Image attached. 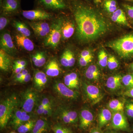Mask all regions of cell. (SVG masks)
<instances>
[{
  "mask_svg": "<svg viewBox=\"0 0 133 133\" xmlns=\"http://www.w3.org/2000/svg\"><path fill=\"white\" fill-rule=\"evenodd\" d=\"M122 77L119 75H115L109 77L106 82L107 88L112 91L118 90L121 87Z\"/></svg>",
  "mask_w": 133,
  "mask_h": 133,
  "instance_id": "cell-24",
  "label": "cell"
},
{
  "mask_svg": "<svg viewBox=\"0 0 133 133\" xmlns=\"http://www.w3.org/2000/svg\"><path fill=\"white\" fill-rule=\"evenodd\" d=\"M93 58L92 55L87 57H80L79 59V65L81 66H86L90 62H91Z\"/></svg>",
  "mask_w": 133,
  "mask_h": 133,
  "instance_id": "cell-38",
  "label": "cell"
},
{
  "mask_svg": "<svg viewBox=\"0 0 133 133\" xmlns=\"http://www.w3.org/2000/svg\"><path fill=\"white\" fill-rule=\"evenodd\" d=\"M108 58L107 53L104 50H101L99 51L98 55V60L101 66L104 67L107 66Z\"/></svg>",
  "mask_w": 133,
  "mask_h": 133,
  "instance_id": "cell-33",
  "label": "cell"
},
{
  "mask_svg": "<svg viewBox=\"0 0 133 133\" xmlns=\"http://www.w3.org/2000/svg\"><path fill=\"white\" fill-rule=\"evenodd\" d=\"M68 56L69 67L74 66L76 62V59L74 57V53L70 50L68 49Z\"/></svg>",
  "mask_w": 133,
  "mask_h": 133,
  "instance_id": "cell-39",
  "label": "cell"
},
{
  "mask_svg": "<svg viewBox=\"0 0 133 133\" xmlns=\"http://www.w3.org/2000/svg\"><path fill=\"white\" fill-rule=\"evenodd\" d=\"M107 46L114 50L122 58H129L133 56V33L128 34L111 41Z\"/></svg>",
  "mask_w": 133,
  "mask_h": 133,
  "instance_id": "cell-2",
  "label": "cell"
},
{
  "mask_svg": "<svg viewBox=\"0 0 133 133\" xmlns=\"http://www.w3.org/2000/svg\"><path fill=\"white\" fill-rule=\"evenodd\" d=\"M90 51L88 50H84L80 54V57H87L92 55Z\"/></svg>",
  "mask_w": 133,
  "mask_h": 133,
  "instance_id": "cell-47",
  "label": "cell"
},
{
  "mask_svg": "<svg viewBox=\"0 0 133 133\" xmlns=\"http://www.w3.org/2000/svg\"></svg>",
  "mask_w": 133,
  "mask_h": 133,
  "instance_id": "cell-56",
  "label": "cell"
},
{
  "mask_svg": "<svg viewBox=\"0 0 133 133\" xmlns=\"http://www.w3.org/2000/svg\"><path fill=\"white\" fill-rule=\"evenodd\" d=\"M122 82L129 89L133 87V74H129L123 76Z\"/></svg>",
  "mask_w": 133,
  "mask_h": 133,
  "instance_id": "cell-34",
  "label": "cell"
},
{
  "mask_svg": "<svg viewBox=\"0 0 133 133\" xmlns=\"http://www.w3.org/2000/svg\"><path fill=\"white\" fill-rule=\"evenodd\" d=\"M91 133H101L99 131H97V130H94L93 131H92V132Z\"/></svg>",
  "mask_w": 133,
  "mask_h": 133,
  "instance_id": "cell-51",
  "label": "cell"
},
{
  "mask_svg": "<svg viewBox=\"0 0 133 133\" xmlns=\"http://www.w3.org/2000/svg\"><path fill=\"white\" fill-rule=\"evenodd\" d=\"M15 40L17 44L19 47L29 51H32L34 50V43L27 37L18 34L16 36Z\"/></svg>",
  "mask_w": 133,
  "mask_h": 133,
  "instance_id": "cell-17",
  "label": "cell"
},
{
  "mask_svg": "<svg viewBox=\"0 0 133 133\" xmlns=\"http://www.w3.org/2000/svg\"><path fill=\"white\" fill-rule=\"evenodd\" d=\"M16 95L13 94L3 100L0 104V127L5 128L11 118L13 112L20 104Z\"/></svg>",
  "mask_w": 133,
  "mask_h": 133,
  "instance_id": "cell-3",
  "label": "cell"
},
{
  "mask_svg": "<svg viewBox=\"0 0 133 133\" xmlns=\"http://www.w3.org/2000/svg\"><path fill=\"white\" fill-rule=\"evenodd\" d=\"M130 67H131V69H132V70L133 71V63L130 65Z\"/></svg>",
  "mask_w": 133,
  "mask_h": 133,
  "instance_id": "cell-52",
  "label": "cell"
},
{
  "mask_svg": "<svg viewBox=\"0 0 133 133\" xmlns=\"http://www.w3.org/2000/svg\"><path fill=\"white\" fill-rule=\"evenodd\" d=\"M60 71L59 64L55 59H51L45 66V73L49 77H57L60 74Z\"/></svg>",
  "mask_w": 133,
  "mask_h": 133,
  "instance_id": "cell-21",
  "label": "cell"
},
{
  "mask_svg": "<svg viewBox=\"0 0 133 133\" xmlns=\"http://www.w3.org/2000/svg\"><path fill=\"white\" fill-rule=\"evenodd\" d=\"M80 127L81 129H86L90 125L93 121V115L88 109L81 111L79 115Z\"/></svg>",
  "mask_w": 133,
  "mask_h": 133,
  "instance_id": "cell-16",
  "label": "cell"
},
{
  "mask_svg": "<svg viewBox=\"0 0 133 133\" xmlns=\"http://www.w3.org/2000/svg\"><path fill=\"white\" fill-rule=\"evenodd\" d=\"M14 65L17 66H26L27 65V62L24 60H17L14 62Z\"/></svg>",
  "mask_w": 133,
  "mask_h": 133,
  "instance_id": "cell-46",
  "label": "cell"
},
{
  "mask_svg": "<svg viewBox=\"0 0 133 133\" xmlns=\"http://www.w3.org/2000/svg\"><path fill=\"white\" fill-rule=\"evenodd\" d=\"M29 25L36 35L41 37L48 36L50 31L49 24L45 22H33Z\"/></svg>",
  "mask_w": 133,
  "mask_h": 133,
  "instance_id": "cell-12",
  "label": "cell"
},
{
  "mask_svg": "<svg viewBox=\"0 0 133 133\" xmlns=\"http://www.w3.org/2000/svg\"><path fill=\"white\" fill-rule=\"evenodd\" d=\"M13 68L14 69V72L17 74L21 73L23 70L25 69V66H17L14 64L13 65Z\"/></svg>",
  "mask_w": 133,
  "mask_h": 133,
  "instance_id": "cell-45",
  "label": "cell"
},
{
  "mask_svg": "<svg viewBox=\"0 0 133 133\" xmlns=\"http://www.w3.org/2000/svg\"><path fill=\"white\" fill-rule=\"evenodd\" d=\"M2 0H1V2L2 1Z\"/></svg>",
  "mask_w": 133,
  "mask_h": 133,
  "instance_id": "cell-55",
  "label": "cell"
},
{
  "mask_svg": "<svg viewBox=\"0 0 133 133\" xmlns=\"http://www.w3.org/2000/svg\"><path fill=\"white\" fill-rule=\"evenodd\" d=\"M49 127V123L45 119H39L36 122L31 133H45Z\"/></svg>",
  "mask_w": 133,
  "mask_h": 133,
  "instance_id": "cell-25",
  "label": "cell"
},
{
  "mask_svg": "<svg viewBox=\"0 0 133 133\" xmlns=\"http://www.w3.org/2000/svg\"><path fill=\"white\" fill-rule=\"evenodd\" d=\"M31 76L29 73L27 74L26 76L22 77L21 79L17 81L20 83H26L29 82L31 79Z\"/></svg>",
  "mask_w": 133,
  "mask_h": 133,
  "instance_id": "cell-44",
  "label": "cell"
},
{
  "mask_svg": "<svg viewBox=\"0 0 133 133\" xmlns=\"http://www.w3.org/2000/svg\"><path fill=\"white\" fill-rule=\"evenodd\" d=\"M9 22V20L5 17H1L0 18V30H2L6 26Z\"/></svg>",
  "mask_w": 133,
  "mask_h": 133,
  "instance_id": "cell-42",
  "label": "cell"
},
{
  "mask_svg": "<svg viewBox=\"0 0 133 133\" xmlns=\"http://www.w3.org/2000/svg\"><path fill=\"white\" fill-rule=\"evenodd\" d=\"M75 31V26L72 22L65 21L63 23L62 27V37L63 40H66L73 35Z\"/></svg>",
  "mask_w": 133,
  "mask_h": 133,
  "instance_id": "cell-23",
  "label": "cell"
},
{
  "mask_svg": "<svg viewBox=\"0 0 133 133\" xmlns=\"http://www.w3.org/2000/svg\"><path fill=\"white\" fill-rule=\"evenodd\" d=\"M10 133H16L15 132H10Z\"/></svg>",
  "mask_w": 133,
  "mask_h": 133,
  "instance_id": "cell-54",
  "label": "cell"
},
{
  "mask_svg": "<svg viewBox=\"0 0 133 133\" xmlns=\"http://www.w3.org/2000/svg\"><path fill=\"white\" fill-rule=\"evenodd\" d=\"M10 124L15 129L30 119V116L24 110L16 108L11 116Z\"/></svg>",
  "mask_w": 133,
  "mask_h": 133,
  "instance_id": "cell-9",
  "label": "cell"
},
{
  "mask_svg": "<svg viewBox=\"0 0 133 133\" xmlns=\"http://www.w3.org/2000/svg\"><path fill=\"white\" fill-rule=\"evenodd\" d=\"M22 15L24 18L31 21L48 20L52 17V14L42 9L23 10Z\"/></svg>",
  "mask_w": 133,
  "mask_h": 133,
  "instance_id": "cell-7",
  "label": "cell"
},
{
  "mask_svg": "<svg viewBox=\"0 0 133 133\" xmlns=\"http://www.w3.org/2000/svg\"><path fill=\"white\" fill-rule=\"evenodd\" d=\"M60 63L63 66L65 67H69L68 49L65 50L64 52H63L60 58Z\"/></svg>",
  "mask_w": 133,
  "mask_h": 133,
  "instance_id": "cell-37",
  "label": "cell"
},
{
  "mask_svg": "<svg viewBox=\"0 0 133 133\" xmlns=\"http://www.w3.org/2000/svg\"><path fill=\"white\" fill-rule=\"evenodd\" d=\"M35 120L31 119L20 126L17 129V132L19 133H27L31 131L35 126L36 122Z\"/></svg>",
  "mask_w": 133,
  "mask_h": 133,
  "instance_id": "cell-32",
  "label": "cell"
},
{
  "mask_svg": "<svg viewBox=\"0 0 133 133\" xmlns=\"http://www.w3.org/2000/svg\"><path fill=\"white\" fill-rule=\"evenodd\" d=\"M46 74L40 71H36L34 77V83L35 88L40 90L44 87L48 81Z\"/></svg>",
  "mask_w": 133,
  "mask_h": 133,
  "instance_id": "cell-20",
  "label": "cell"
},
{
  "mask_svg": "<svg viewBox=\"0 0 133 133\" xmlns=\"http://www.w3.org/2000/svg\"><path fill=\"white\" fill-rule=\"evenodd\" d=\"M124 104L117 99L110 101L108 104L109 109L115 112H122L124 108Z\"/></svg>",
  "mask_w": 133,
  "mask_h": 133,
  "instance_id": "cell-30",
  "label": "cell"
},
{
  "mask_svg": "<svg viewBox=\"0 0 133 133\" xmlns=\"http://www.w3.org/2000/svg\"><path fill=\"white\" fill-rule=\"evenodd\" d=\"M84 89L86 95L93 104H97L102 99V94L96 86L84 84Z\"/></svg>",
  "mask_w": 133,
  "mask_h": 133,
  "instance_id": "cell-10",
  "label": "cell"
},
{
  "mask_svg": "<svg viewBox=\"0 0 133 133\" xmlns=\"http://www.w3.org/2000/svg\"><path fill=\"white\" fill-rule=\"evenodd\" d=\"M52 129L55 133H72L70 129L59 124L54 125Z\"/></svg>",
  "mask_w": 133,
  "mask_h": 133,
  "instance_id": "cell-35",
  "label": "cell"
},
{
  "mask_svg": "<svg viewBox=\"0 0 133 133\" xmlns=\"http://www.w3.org/2000/svg\"><path fill=\"white\" fill-rule=\"evenodd\" d=\"M23 77V75L21 72L19 73V74H17L16 75V76H15L14 80L15 81L17 82V81H19V79H21Z\"/></svg>",
  "mask_w": 133,
  "mask_h": 133,
  "instance_id": "cell-49",
  "label": "cell"
},
{
  "mask_svg": "<svg viewBox=\"0 0 133 133\" xmlns=\"http://www.w3.org/2000/svg\"><path fill=\"white\" fill-rule=\"evenodd\" d=\"M13 26L15 28L20 34L29 37L31 35V32L26 24L20 21H15L13 23Z\"/></svg>",
  "mask_w": 133,
  "mask_h": 133,
  "instance_id": "cell-28",
  "label": "cell"
},
{
  "mask_svg": "<svg viewBox=\"0 0 133 133\" xmlns=\"http://www.w3.org/2000/svg\"><path fill=\"white\" fill-rule=\"evenodd\" d=\"M63 23L62 19H59L51 25L50 31L44 42L45 46L54 48L57 47L62 36Z\"/></svg>",
  "mask_w": 133,
  "mask_h": 133,
  "instance_id": "cell-4",
  "label": "cell"
},
{
  "mask_svg": "<svg viewBox=\"0 0 133 133\" xmlns=\"http://www.w3.org/2000/svg\"><path fill=\"white\" fill-rule=\"evenodd\" d=\"M38 98L37 92L33 88L28 89L24 91L22 94V101L20 103L22 109L28 113L32 112Z\"/></svg>",
  "mask_w": 133,
  "mask_h": 133,
  "instance_id": "cell-5",
  "label": "cell"
},
{
  "mask_svg": "<svg viewBox=\"0 0 133 133\" xmlns=\"http://www.w3.org/2000/svg\"><path fill=\"white\" fill-rule=\"evenodd\" d=\"M12 58L10 55L5 51L0 50V69L4 71L9 70L12 66Z\"/></svg>",
  "mask_w": 133,
  "mask_h": 133,
  "instance_id": "cell-19",
  "label": "cell"
},
{
  "mask_svg": "<svg viewBox=\"0 0 133 133\" xmlns=\"http://www.w3.org/2000/svg\"><path fill=\"white\" fill-rule=\"evenodd\" d=\"M111 14V19L113 22L132 28L127 20L125 14L122 9H118Z\"/></svg>",
  "mask_w": 133,
  "mask_h": 133,
  "instance_id": "cell-18",
  "label": "cell"
},
{
  "mask_svg": "<svg viewBox=\"0 0 133 133\" xmlns=\"http://www.w3.org/2000/svg\"><path fill=\"white\" fill-rule=\"evenodd\" d=\"M103 5L105 10L109 14H112L118 9L115 0H104Z\"/></svg>",
  "mask_w": 133,
  "mask_h": 133,
  "instance_id": "cell-31",
  "label": "cell"
},
{
  "mask_svg": "<svg viewBox=\"0 0 133 133\" xmlns=\"http://www.w3.org/2000/svg\"><path fill=\"white\" fill-rule=\"evenodd\" d=\"M1 47L10 56H14L17 52L10 34L9 32L3 33L1 37Z\"/></svg>",
  "mask_w": 133,
  "mask_h": 133,
  "instance_id": "cell-8",
  "label": "cell"
},
{
  "mask_svg": "<svg viewBox=\"0 0 133 133\" xmlns=\"http://www.w3.org/2000/svg\"><path fill=\"white\" fill-rule=\"evenodd\" d=\"M64 84L70 89H78L79 82L77 74L71 72L66 74L64 77Z\"/></svg>",
  "mask_w": 133,
  "mask_h": 133,
  "instance_id": "cell-22",
  "label": "cell"
},
{
  "mask_svg": "<svg viewBox=\"0 0 133 133\" xmlns=\"http://www.w3.org/2000/svg\"><path fill=\"white\" fill-rule=\"evenodd\" d=\"M53 88L58 95L65 98L76 99L78 97V92L69 88L62 82L55 83L53 85Z\"/></svg>",
  "mask_w": 133,
  "mask_h": 133,
  "instance_id": "cell-6",
  "label": "cell"
},
{
  "mask_svg": "<svg viewBox=\"0 0 133 133\" xmlns=\"http://www.w3.org/2000/svg\"><path fill=\"white\" fill-rule=\"evenodd\" d=\"M113 128L118 130H125L128 127L127 121L122 112H115L112 118Z\"/></svg>",
  "mask_w": 133,
  "mask_h": 133,
  "instance_id": "cell-13",
  "label": "cell"
},
{
  "mask_svg": "<svg viewBox=\"0 0 133 133\" xmlns=\"http://www.w3.org/2000/svg\"><path fill=\"white\" fill-rule=\"evenodd\" d=\"M56 114L65 124H75L78 121L77 113L75 111L59 108L57 111Z\"/></svg>",
  "mask_w": 133,
  "mask_h": 133,
  "instance_id": "cell-11",
  "label": "cell"
},
{
  "mask_svg": "<svg viewBox=\"0 0 133 133\" xmlns=\"http://www.w3.org/2000/svg\"><path fill=\"white\" fill-rule=\"evenodd\" d=\"M101 1H102V0H94V2H95V3H96V4L100 3L101 2Z\"/></svg>",
  "mask_w": 133,
  "mask_h": 133,
  "instance_id": "cell-50",
  "label": "cell"
},
{
  "mask_svg": "<svg viewBox=\"0 0 133 133\" xmlns=\"http://www.w3.org/2000/svg\"><path fill=\"white\" fill-rule=\"evenodd\" d=\"M125 95L130 97L133 98V87L127 91L125 93Z\"/></svg>",
  "mask_w": 133,
  "mask_h": 133,
  "instance_id": "cell-48",
  "label": "cell"
},
{
  "mask_svg": "<svg viewBox=\"0 0 133 133\" xmlns=\"http://www.w3.org/2000/svg\"><path fill=\"white\" fill-rule=\"evenodd\" d=\"M32 61L36 66L41 67L46 62L45 55L43 52H37L32 56Z\"/></svg>",
  "mask_w": 133,
  "mask_h": 133,
  "instance_id": "cell-29",
  "label": "cell"
},
{
  "mask_svg": "<svg viewBox=\"0 0 133 133\" xmlns=\"http://www.w3.org/2000/svg\"><path fill=\"white\" fill-rule=\"evenodd\" d=\"M128 1L131 2H133V0H126Z\"/></svg>",
  "mask_w": 133,
  "mask_h": 133,
  "instance_id": "cell-53",
  "label": "cell"
},
{
  "mask_svg": "<svg viewBox=\"0 0 133 133\" xmlns=\"http://www.w3.org/2000/svg\"><path fill=\"white\" fill-rule=\"evenodd\" d=\"M52 102L48 98H45L43 99L41 101V104L38 106V109H42L44 108L51 105Z\"/></svg>",
  "mask_w": 133,
  "mask_h": 133,
  "instance_id": "cell-40",
  "label": "cell"
},
{
  "mask_svg": "<svg viewBox=\"0 0 133 133\" xmlns=\"http://www.w3.org/2000/svg\"><path fill=\"white\" fill-rule=\"evenodd\" d=\"M123 6L125 9L128 16L133 19V6L128 5V4H123Z\"/></svg>",
  "mask_w": 133,
  "mask_h": 133,
  "instance_id": "cell-41",
  "label": "cell"
},
{
  "mask_svg": "<svg viewBox=\"0 0 133 133\" xmlns=\"http://www.w3.org/2000/svg\"><path fill=\"white\" fill-rule=\"evenodd\" d=\"M86 77L90 80L97 81L99 78L100 73L99 69L94 65H90L85 72Z\"/></svg>",
  "mask_w": 133,
  "mask_h": 133,
  "instance_id": "cell-27",
  "label": "cell"
},
{
  "mask_svg": "<svg viewBox=\"0 0 133 133\" xmlns=\"http://www.w3.org/2000/svg\"><path fill=\"white\" fill-rule=\"evenodd\" d=\"M1 5L2 11L6 14L16 12L20 6L18 0H2Z\"/></svg>",
  "mask_w": 133,
  "mask_h": 133,
  "instance_id": "cell-14",
  "label": "cell"
},
{
  "mask_svg": "<svg viewBox=\"0 0 133 133\" xmlns=\"http://www.w3.org/2000/svg\"><path fill=\"white\" fill-rule=\"evenodd\" d=\"M126 111L129 117L133 118V104L130 103L126 105Z\"/></svg>",
  "mask_w": 133,
  "mask_h": 133,
  "instance_id": "cell-43",
  "label": "cell"
},
{
  "mask_svg": "<svg viewBox=\"0 0 133 133\" xmlns=\"http://www.w3.org/2000/svg\"><path fill=\"white\" fill-rule=\"evenodd\" d=\"M112 115L111 111L107 109H102L99 115V126L102 127L110 121Z\"/></svg>",
  "mask_w": 133,
  "mask_h": 133,
  "instance_id": "cell-26",
  "label": "cell"
},
{
  "mask_svg": "<svg viewBox=\"0 0 133 133\" xmlns=\"http://www.w3.org/2000/svg\"><path fill=\"white\" fill-rule=\"evenodd\" d=\"M39 2L45 8L52 10H61L66 8L64 0H39Z\"/></svg>",
  "mask_w": 133,
  "mask_h": 133,
  "instance_id": "cell-15",
  "label": "cell"
},
{
  "mask_svg": "<svg viewBox=\"0 0 133 133\" xmlns=\"http://www.w3.org/2000/svg\"><path fill=\"white\" fill-rule=\"evenodd\" d=\"M110 70H113L116 69L119 66V63L114 56L110 55L108 58L107 65Z\"/></svg>",
  "mask_w": 133,
  "mask_h": 133,
  "instance_id": "cell-36",
  "label": "cell"
},
{
  "mask_svg": "<svg viewBox=\"0 0 133 133\" xmlns=\"http://www.w3.org/2000/svg\"><path fill=\"white\" fill-rule=\"evenodd\" d=\"M73 14L77 25L76 35L81 42H90L106 34L110 26L104 16L97 9L81 3L75 4Z\"/></svg>",
  "mask_w": 133,
  "mask_h": 133,
  "instance_id": "cell-1",
  "label": "cell"
}]
</instances>
